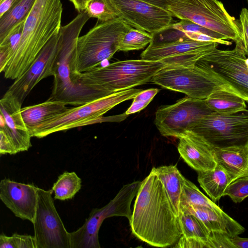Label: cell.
Segmentation results:
<instances>
[{
  "instance_id": "ab89813d",
  "label": "cell",
  "mask_w": 248,
  "mask_h": 248,
  "mask_svg": "<svg viewBox=\"0 0 248 248\" xmlns=\"http://www.w3.org/2000/svg\"><path fill=\"white\" fill-rule=\"evenodd\" d=\"M231 241L236 248H248V238H242L236 235L231 238Z\"/></svg>"
},
{
  "instance_id": "b9f144b4",
  "label": "cell",
  "mask_w": 248,
  "mask_h": 248,
  "mask_svg": "<svg viewBox=\"0 0 248 248\" xmlns=\"http://www.w3.org/2000/svg\"><path fill=\"white\" fill-rule=\"evenodd\" d=\"M247 2H248V0H247Z\"/></svg>"
},
{
  "instance_id": "9a60e30c",
  "label": "cell",
  "mask_w": 248,
  "mask_h": 248,
  "mask_svg": "<svg viewBox=\"0 0 248 248\" xmlns=\"http://www.w3.org/2000/svg\"><path fill=\"white\" fill-rule=\"evenodd\" d=\"M59 33L54 35L37 55L29 68L15 79L6 93L22 105L26 97L42 79L53 76L58 54Z\"/></svg>"
},
{
  "instance_id": "52a82bcc",
  "label": "cell",
  "mask_w": 248,
  "mask_h": 248,
  "mask_svg": "<svg viewBox=\"0 0 248 248\" xmlns=\"http://www.w3.org/2000/svg\"><path fill=\"white\" fill-rule=\"evenodd\" d=\"M142 90L133 88L69 108L62 114L38 125L31 131V135L42 138L55 132L99 123V118L103 114L116 105L133 99Z\"/></svg>"
},
{
  "instance_id": "60d3db41",
  "label": "cell",
  "mask_w": 248,
  "mask_h": 248,
  "mask_svg": "<svg viewBox=\"0 0 248 248\" xmlns=\"http://www.w3.org/2000/svg\"><path fill=\"white\" fill-rule=\"evenodd\" d=\"M91 0H70L73 4L75 9L79 12H82L85 9L86 6Z\"/></svg>"
},
{
  "instance_id": "d4e9b609",
  "label": "cell",
  "mask_w": 248,
  "mask_h": 248,
  "mask_svg": "<svg viewBox=\"0 0 248 248\" xmlns=\"http://www.w3.org/2000/svg\"><path fill=\"white\" fill-rule=\"evenodd\" d=\"M205 100L207 106L217 113L233 114L247 109L246 101L242 97L224 90L216 91Z\"/></svg>"
},
{
  "instance_id": "f546056e",
  "label": "cell",
  "mask_w": 248,
  "mask_h": 248,
  "mask_svg": "<svg viewBox=\"0 0 248 248\" xmlns=\"http://www.w3.org/2000/svg\"><path fill=\"white\" fill-rule=\"evenodd\" d=\"M153 39L152 34L145 31L132 28L121 41L119 50L128 51L143 48L150 44Z\"/></svg>"
},
{
  "instance_id": "ffe728a7",
  "label": "cell",
  "mask_w": 248,
  "mask_h": 248,
  "mask_svg": "<svg viewBox=\"0 0 248 248\" xmlns=\"http://www.w3.org/2000/svg\"><path fill=\"white\" fill-rule=\"evenodd\" d=\"M218 43L186 39L175 42L152 46L149 45L140 55L141 59L159 61L195 52L211 50L217 48Z\"/></svg>"
},
{
  "instance_id": "7c38bea8",
  "label": "cell",
  "mask_w": 248,
  "mask_h": 248,
  "mask_svg": "<svg viewBox=\"0 0 248 248\" xmlns=\"http://www.w3.org/2000/svg\"><path fill=\"white\" fill-rule=\"evenodd\" d=\"M52 189H37L33 222L36 248H70V232L66 229L52 197Z\"/></svg>"
},
{
  "instance_id": "ba28073f",
  "label": "cell",
  "mask_w": 248,
  "mask_h": 248,
  "mask_svg": "<svg viewBox=\"0 0 248 248\" xmlns=\"http://www.w3.org/2000/svg\"><path fill=\"white\" fill-rule=\"evenodd\" d=\"M168 10L173 16L190 20L225 40L242 42L238 20L229 14L218 0H177Z\"/></svg>"
},
{
  "instance_id": "d590c367",
  "label": "cell",
  "mask_w": 248,
  "mask_h": 248,
  "mask_svg": "<svg viewBox=\"0 0 248 248\" xmlns=\"http://www.w3.org/2000/svg\"><path fill=\"white\" fill-rule=\"evenodd\" d=\"M238 21L243 49L246 55H248V10L247 8L242 9Z\"/></svg>"
},
{
  "instance_id": "44dd1931",
  "label": "cell",
  "mask_w": 248,
  "mask_h": 248,
  "mask_svg": "<svg viewBox=\"0 0 248 248\" xmlns=\"http://www.w3.org/2000/svg\"><path fill=\"white\" fill-rule=\"evenodd\" d=\"M213 149L217 164L226 171L231 183L248 177V145Z\"/></svg>"
},
{
  "instance_id": "277c9868",
  "label": "cell",
  "mask_w": 248,
  "mask_h": 248,
  "mask_svg": "<svg viewBox=\"0 0 248 248\" xmlns=\"http://www.w3.org/2000/svg\"><path fill=\"white\" fill-rule=\"evenodd\" d=\"M90 18L84 11L68 24L61 27L58 54L54 67L52 93L48 99L49 100L74 106L94 101L74 84L71 78L72 74L76 72L75 62L77 41L82 28Z\"/></svg>"
},
{
  "instance_id": "5bb4252c",
  "label": "cell",
  "mask_w": 248,
  "mask_h": 248,
  "mask_svg": "<svg viewBox=\"0 0 248 248\" xmlns=\"http://www.w3.org/2000/svg\"><path fill=\"white\" fill-rule=\"evenodd\" d=\"M117 17L137 29L153 34L173 23L167 10L140 0H106Z\"/></svg>"
},
{
  "instance_id": "7a4b0ae2",
  "label": "cell",
  "mask_w": 248,
  "mask_h": 248,
  "mask_svg": "<svg viewBox=\"0 0 248 248\" xmlns=\"http://www.w3.org/2000/svg\"><path fill=\"white\" fill-rule=\"evenodd\" d=\"M62 13L61 0H36L4 71L6 78L16 79L29 68L47 43L59 33Z\"/></svg>"
},
{
  "instance_id": "30bf717a",
  "label": "cell",
  "mask_w": 248,
  "mask_h": 248,
  "mask_svg": "<svg viewBox=\"0 0 248 248\" xmlns=\"http://www.w3.org/2000/svg\"><path fill=\"white\" fill-rule=\"evenodd\" d=\"M187 131L201 137L213 147L248 145V110L233 114L213 112Z\"/></svg>"
},
{
  "instance_id": "3957f363",
  "label": "cell",
  "mask_w": 248,
  "mask_h": 248,
  "mask_svg": "<svg viewBox=\"0 0 248 248\" xmlns=\"http://www.w3.org/2000/svg\"><path fill=\"white\" fill-rule=\"evenodd\" d=\"M165 66L161 61L130 60L98 66L72 75L73 83L86 93L94 92L106 96L144 84Z\"/></svg>"
},
{
  "instance_id": "7402d4cb",
  "label": "cell",
  "mask_w": 248,
  "mask_h": 248,
  "mask_svg": "<svg viewBox=\"0 0 248 248\" xmlns=\"http://www.w3.org/2000/svg\"><path fill=\"white\" fill-rule=\"evenodd\" d=\"M64 103L47 99L46 101L21 108L23 120L30 132L41 124L68 109Z\"/></svg>"
},
{
  "instance_id": "e575fe53",
  "label": "cell",
  "mask_w": 248,
  "mask_h": 248,
  "mask_svg": "<svg viewBox=\"0 0 248 248\" xmlns=\"http://www.w3.org/2000/svg\"><path fill=\"white\" fill-rule=\"evenodd\" d=\"M172 26L174 28L183 31H192L202 33L217 39L225 40L223 37L219 34L189 20H180V21L178 22L172 24Z\"/></svg>"
},
{
  "instance_id": "7bdbcfd3",
  "label": "cell",
  "mask_w": 248,
  "mask_h": 248,
  "mask_svg": "<svg viewBox=\"0 0 248 248\" xmlns=\"http://www.w3.org/2000/svg\"></svg>"
},
{
  "instance_id": "cb8c5ba5",
  "label": "cell",
  "mask_w": 248,
  "mask_h": 248,
  "mask_svg": "<svg viewBox=\"0 0 248 248\" xmlns=\"http://www.w3.org/2000/svg\"><path fill=\"white\" fill-rule=\"evenodd\" d=\"M153 169L163 183L179 216L180 196L186 178L176 165L162 166L157 168L154 167Z\"/></svg>"
},
{
  "instance_id": "6da1fadb",
  "label": "cell",
  "mask_w": 248,
  "mask_h": 248,
  "mask_svg": "<svg viewBox=\"0 0 248 248\" xmlns=\"http://www.w3.org/2000/svg\"><path fill=\"white\" fill-rule=\"evenodd\" d=\"M129 221L132 233L153 247L172 246L182 235L179 216L153 168L141 182Z\"/></svg>"
},
{
  "instance_id": "603a6c76",
  "label": "cell",
  "mask_w": 248,
  "mask_h": 248,
  "mask_svg": "<svg viewBox=\"0 0 248 248\" xmlns=\"http://www.w3.org/2000/svg\"><path fill=\"white\" fill-rule=\"evenodd\" d=\"M198 172V181L211 200L214 202L223 197L228 186L231 183L226 171L217 164L212 170Z\"/></svg>"
},
{
  "instance_id": "ac0fdd59",
  "label": "cell",
  "mask_w": 248,
  "mask_h": 248,
  "mask_svg": "<svg viewBox=\"0 0 248 248\" xmlns=\"http://www.w3.org/2000/svg\"><path fill=\"white\" fill-rule=\"evenodd\" d=\"M178 151L185 162L197 171L214 170L215 161L213 147L198 135L186 131L178 138Z\"/></svg>"
},
{
  "instance_id": "8fae6325",
  "label": "cell",
  "mask_w": 248,
  "mask_h": 248,
  "mask_svg": "<svg viewBox=\"0 0 248 248\" xmlns=\"http://www.w3.org/2000/svg\"><path fill=\"white\" fill-rule=\"evenodd\" d=\"M227 82L248 103V58L242 42L232 50L215 48L196 63Z\"/></svg>"
},
{
  "instance_id": "4dcf8cb0",
  "label": "cell",
  "mask_w": 248,
  "mask_h": 248,
  "mask_svg": "<svg viewBox=\"0 0 248 248\" xmlns=\"http://www.w3.org/2000/svg\"><path fill=\"white\" fill-rule=\"evenodd\" d=\"M91 17L96 18L101 22L117 18L106 0H91L84 10Z\"/></svg>"
},
{
  "instance_id": "d6a6232c",
  "label": "cell",
  "mask_w": 248,
  "mask_h": 248,
  "mask_svg": "<svg viewBox=\"0 0 248 248\" xmlns=\"http://www.w3.org/2000/svg\"><path fill=\"white\" fill-rule=\"evenodd\" d=\"M228 196L235 203L242 202L248 197V177L238 178L231 183L223 194Z\"/></svg>"
},
{
  "instance_id": "d6986e66",
  "label": "cell",
  "mask_w": 248,
  "mask_h": 248,
  "mask_svg": "<svg viewBox=\"0 0 248 248\" xmlns=\"http://www.w3.org/2000/svg\"><path fill=\"white\" fill-rule=\"evenodd\" d=\"M180 212L196 216L209 232L211 238L214 233H221L232 238L245 230L223 210L218 211L206 206L190 205L180 208Z\"/></svg>"
},
{
  "instance_id": "74e56055",
  "label": "cell",
  "mask_w": 248,
  "mask_h": 248,
  "mask_svg": "<svg viewBox=\"0 0 248 248\" xmlns=\"http://www.w3.org/2000/svg\"><path fill=\"white\" fill-rule=\"evenodd\" d=\"M152 5L168 10V7L177 0H140Z\"/></svg>"
},
{
  "instance_id": "8992f818",
  "label": "cell",
  "mask_w": 248,
  "mask_h": 248,
  "mask_svg": "<svg viewBox=\"0 0 248 248\" xmlns=\"http://www.w3.org/2000/svg\"><path fill=\"white\" fill-rule=\"evenodd\" d=\"M150 82L163 88L185 93L194 99H205L213 93L224 90L242 97L227 82L197 65H165Z\"/></svg>"
},
{
  "instance_id": "8d00e7d4",
  "label": "cell",
  "mask_w": 248,
  "mask_h": 248,
  "mask_svg": "<svg viewBox=\"0 0 248 248\" xmlns=\"http://www.w3.org/2000/svg\"><path fill=\"white\" fill-rule=\"evenodd\" d=\"M17 153L9 136L0 130V154L15 155Z\"/></svg>"
},
{
  "instance_id": "4316f807",
  "label": "cell",
  "mask_w": 248,
  "mask_h": 248,
  "mask_svg": "<svg viewBox=\"0 0 248 248\" xmlns=\"http://www.w3.org/2000/svg\"><path fill=\"white\" fill-rule=\"evenodd\" d=\"M179 221L182 236L201 240L213 248L211 234L202 222L193 214L180 212Z\"/></svg>"
},
{
  "instance_id": "83f0119b",
  "label": "cell",
  "mask_w": 248,
  "mask_h": 248,
  "mask_svg": "<svg viewBox=\"0 0 248 248\" xmlns=\"http://www.w3.org/2000/svg\"><path fill=\"white\" fill-rule=\"evenodd\" d=\"M81 179L75 172L64 171L53 184L54 199L65 201L73 199L81 188Z\"/></svg>"
},
{
  "instance_id": "5b68a950",
  "label": "cell",
  "mask_w": 248,
  "mask_h": 248,
  "mask_svg": "<svg viewBox=\"0 0 248 248\" xmlns=\"http://www.w3.org/2000/svg\"><path fill=\"white\" fill-rule=\"evenodd\" d=\"M132 28L120 18L101 22L77 41L75 62L76 72L83 73L98 67L119 50L121 41Z\"/></svg>"
},
{
  "instance_id": "e0dca14e",
  "label": "cell",
  "mask_w": 248,
  "mask_h": 248,
  "mask_svg": "<svg viewBox=\"0 0 248 248\" xmlns=\"http://www.w3.org/2000/svg\"><path fill=\"white\" fill-rule=\"evenodd\" d=\"M0 105V130L9 136L17 153L28 151L32 146V136L21 115L22 105L6 93Z\"/></svg>"
},
{
  "instance_id": "1f68e13d",
  "label": "cell",
  "mask_w": 248,
  "mask_h": 248,
  "mask_svg": "<svg viewBox=\"0 0 248 248\" xmlns=\"http://www.w3.org/2000/svg\"><path fill=\"white\" fill-rule=\"evenodd\" d=\"M0 248H36L34 236L14 233L9 236L0 235Z\"/></svg>"
},
{
  "instance_id": "f1b7e54d",
  "label": "cell",
  "mask_w": 248,
  "mask_h": 248,
  "mask_svg": "<svg viewBox=\"0 0 248 248\" xmlns=\"http://www.w3.org/2000/svg\"><path fill=\"white\" fill-rule=\"evenodd\" d=\"M190 205L203 206L217 211H222L215 202L204 195L195 184L186 178L180 196V208Z\"/></svg>"
},
{
  "instance_id": "484cf974",
  "label": "cell",
  "mask_w": 248,
  "mask_h": 248,
  "mask_svg": "<svg viewBox=\"0 0 248 248\" xmlns=\"http://www.w3.org/2000/svg\"><path fill=\"white\" fill-rule=\"evenodd\" d=\"M36 0H18L0 17V43L17 25L25 21Z\"/></svg>"
},
{
  "instance_id": "f35d334b",
  "label": "cell",
  "mask_w": 248,
  "mask_h": 248,
  "mask_svg": "<svg viewBox=\"0 0 248 248\" xmlns=\"http://www.w3.org/2000/svg\"><path fill=\"white\" fill-rule=\"evenodd\" d=\"M18 0H0V17L8 11Z\"/></svg>"
},
{
  "instance_id": "4fadbf2b",
  "label": "cell",
  "mask_w": 248,
  "mask_h": 248,
  "mask_svg": "<svg viewBox=\"0 0 248 248\" xmlns=\"http://www.w3.org/2000/svg\"><path fill=\"white\" fill-rule=\"evenodd\" d=\"M205 99L186 96L174 104L159 108L154 122L160 133L178 138L197 121L213 112Z\"/></svg>"
},
{
  "instance_id": "836d02e7",
  "label": "cell",
  "mask_w": 248,
  "mask_h": 248,
  "mask_svg": "<svg viewBox=\"0 0 248 248\" xmlns=\"http://www.w3.org/2000/svg\"><path fill=\"white\" fill-rule=\"evenodd\" d=\"M158 92L157 88H150L140 91L134 97L131 106L125 112V114L129 115L143 109Z\"/></svg>"
},
{
  "instance_id": "2e32d148",
  "label": "cell",
  "mask_w": 248,
  "mask_h": 248,
  "mask_svg": "<svg viewBox=\"0 0 248 248\" xmlns=\"http://www.w3.org/2000/svg\"><path fill=\"white\" fill-rule=\"evenodd\" d=\"M38 187L4 178L0 182V199L14 214L23 220L33 222Z\"/></svg>"
},
{
  "instance_id": "9c48e42d",
  "label": "cell",
  "mask_w": 248,
  "mask_h": 248,
  "mask_svg": "<svg viewBox=\"0 0 248 248\" xmlns=\"http://www.w3.org/2000/svg\"><path fill=\"white\" fill-rule=\"evenodd\" d=\"M140 185V181H137L124 185L107 205L93 209L83 224L70 232V248H100L98 233L103 221L114 216L124 217L129 221L131 204Z\"/></svg>"
}]
</instances>
